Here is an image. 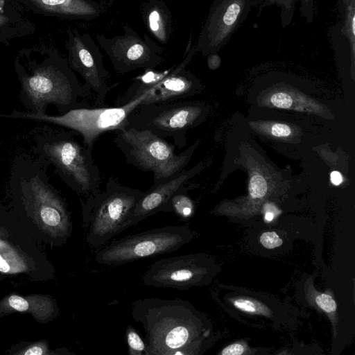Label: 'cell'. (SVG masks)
Returning <instances> with one entry per match:
<instances>
[{
	"mask_svg": "<svg viewBox=\"0 0 355 355\" xmlns=\"http://www.w3.org/2000/svg\"><path fill=\"white\" fill-rule=\"evenodd\" d=\"M131 315L145 332L147 355L197 354L209 334L198 312L182 299H139L132 303Z\"/></svg>",
	"mask_w": 355,
	"mask_h": 355,
	"instance_id": "obj_1",
	"label": "cell"
},
{
	"mask_svg": "<svg viewBox=\"0 0 355 355\" xmlns=\"http://www.w3.org/2000/svg\"><path fill=\"white\" fill-rule=\"evenodd\" d=\"M23 91L38 111L54 103L63 111L85 107L78 101L89 92L56 49L45 46L21 49L16 59ZM87 106V105H86Z\"/></svg>",
	"mask_w": 355,
	"mask_h": 355,
	"instance_id": "obj_2",
	"label": "cell"
},
{
	"mask_svg": "<svg viewBox=\"0 0 355 355\" xmlns=\"http://www.w3.org/2000/svg\"><path fill=\"white\" fill-rule=\"evenodd\" d=\"M143 191L123 185L110 177L105 189L87 196L82 202L85 239L89 245L100 248L126 229L128 220Z\"/></svg>",
	"mask_w": 355,
	"mask_h": 355,
	"instance_id": "obj_3",
	"label": "cell"
},
{
	"mask_svg": "<svg viewBox=\"0 0 355 355\" xmlns=\"http://www.w3.org/2000/svg\"><path fill=\"white\" fill-rule=\"evenodd\" d=\"M113 142L125 162L153 174V183L182 171L189 162L196 144L176 153L175 146L153 132L132 128L114 131Z\"/></svg>",
	"mask_w": 355,
	"mask_h": 355,
	"instance_id": "obj_4",
	"label": "cell"
},
{
	"mask_svg": "<svg viewBox=\"0 0 355 355\" xmlns=\"http://www.w3.org/2000/svg\"><path fill=\"white\" fill-rule=\"evenodd\" d=\"M192 238L191 231L185 225L157 227L112 241L96 253L95 261L116 266L176 251Z\"/></svg>",
	"mask_w": 355,
	"mask_h": 355,
	"instance_id": "obj_5",
	"label": "cell"
},
{
	"mask_svg": "<svg viewBox=\"0 0 355 355\" xmlns=\"http://www.w3.org/2000/svg\"><path fill=\"white\" fill-rule=\"evenodd\" d=\"M204 107L183 100L139 104L129 114L125 128L148 130L162 137H171L179 148L186 145V133L202 119Z\"/></svg>",
	"mask_w": 355,
	"mask_h": 355,
	"instance_id": "obj_6",
	"label": "cell"
},
{
	"mask_svg": "<svg viewBox=\"0 0 355 355\" xmlns=\"http://www.w3.org/2000/svg\"><path fill=\"white\" fill-rule=\"evenodd\" d=\"M144 97L145 94L120 106L74 108L59 116L14 112L10 116L46 121L69 128L80 134L83 145L92 151L94 142L101 135L125 128L128 116Z\"/></svg>",
	"mask_w": 355,
	"mask_h": 355,
	"instance_id": "obj_7",
	"label": "cell"
},
{
	"mask_svg": "<svg viewBox=\"0 0 355 355\" xmlns=\"http://www.w3.org/2000/svg\"><path fill=\"white\" fill-rule=\"evenodd\" d=\"M64 180L76 192L88 196L100 189L101 173L92 151L69 133H62L44 146Z\"/></svg>",
	"mask_w": 355,
	"mask_h": 355,
	"instance_id": "obj_8",
	"label": "cell"
},
{
	"mask_svg": "<svg viewBox=\"0 0 355 355\" xmlns=\"http://www.w3.org/2000/svg\"><path fill=\"white\" fill-rule=\"evenodd\" d=\"M123 33L112 37L96 34V40L109 58L113 69L124 74L140 69H153L164 61V49L149 35L143 37L130 26H123Z\"/></svg>",
	"mask_w": 355,
	"mask_h": 355,
	"instance_id": "obj_9",
	"label": "cell"
},
{
	"mask_svg": "<svg viewBox=\"0 0 355 355\" xmlns=\"http://www.w3.org/2000/svg\"><path fill=\"white\" fill-rule=\"evenodd\" d=\"M65 47L69 67L81 76L85 88L101 103L115 85L110 84L99 47L89 33H80L76 28L67 30Z\"/></svg>",
	"mask_w": 355,
	"mask_h": 355,
	"instance_id": "obj_10",
	"label": "cell"
},
{
	"mask_svg": "<svg viewBox=\"0 0 355 355\" xmlns=\"http://www.w3.org/2000/svg\"><path fill=\"white\" fill-rule=\"evenodd\" d=\"M253 0H214L202 25L195 50L203 55L216 54L246 19Z\"/></svg>",
	"mask_w": 355,
	"mask_h": 355,
	"instance_id": "obj_11",
	"label": "cell"
},
{
	"mask_svg": "<svg viewBox=\"0 0 355 355\" xmlns=\"http://www.w3.org/2000/svg\"><path fill=\"white\" fill-rule=\"evenodd\" d=\"M205 274L199 255L184 254L155 261L143 275L142 282L149 286L186 290L200 284Z\"/></svg>",
	"mask_w": 355,
	"mask_h": 355,
	"instance_id": "obj_12",
	"label": "cell"
},
{
	"mask_svg": "<svg viewBox=\"0 0 355 355\" xmlns=\"http://www.w3.org/2000/svg\"><path fill=\"white\" fill-rule=\"evenodd\" d=\"M191 42L190 39L182 62L168 69L157 83L143 90L140 96L145 94V97L140 104L181 101L197 92L200 87L198 80L186 69V66L196 53Z\"/></svg>",
	"mask_w": 355,
	"mask_h": 355,
	"instance_id": "obj_13",
	"label": "cell"
},
{
	"mask_svg": "<svg viewBox=\"0 0 355 355\" xmlns=\"http://www.w3.org/2000/svg\"><path fill=\"white\" fill-rule=\"evenodd\" d=\"M198 169V166H195L189 170H182L166 180L153 183L148 191L143 193L128 220L126 229L158 212H169L172 196L187 190V182L197 173Z\"/></svg>",
	"mask_w": 355,
	"mask_h": 355,
	"instance_id": "obj_14",
	"label": "cell"
},
{
	"mask_svg": "<svg viewBox=\"0 0 355 355\" xmlns=\"http://www.w3.org/2000/svg\"><path fill=\"white\" fill-rule=\"evenodd\" d=\"M33 12L65 19L92 20L101 6L93 0H15Z\"/></svg>",
	"mask_w": 355,
	"mask_h": 355,
	"instance_id": "obj_15",
	"label": "cell"
},
{
	"mask_svg": "<svg viewBox=\"0 0 355 355\" xmlns=\"http://www.w3.org/2000/svg\"><path fill=\"white\" fill-rule=\"evenodd\" d=\"M142 19L151 35L160 43L167 44L172 33V15L163 0H149L143 6Z\"/></svg>",
	"mask_w": 355,
	"mask_h": 355,
	"instance_id": "obj_16",
	"label": "cell"
},
{
	"mask_svg": "<svg viewBox=\"0 0 355 355\" xmlns=\"http://www.w3.org/2000/svg\"><path fill=\"white\" fill-rule=\"evenodd\" d=\"M297 3L301 17L306 23H311L314 17V0H253V7H257L259 12L265 7H279L282 26L286 27L292 22Z\"/></svg>",
	"mask_w": 355,
	"mask_h": 355,
	"instance_id": "obj_17",
	"label": "cell"
},
{
	"mask_svg": "<svg viewBox=\"0 0 355 355\" xmlns=\"http://www.w3.org/2000/svg\"><path fill=\"white\" fill-rule=\"evenodd\" d=\"M28 23L7 0H0V41L26 33Z\"/></svg>",
	"mask_w": 355,
	"mask_h": 355,
	"instance_id": "obj_18",
	"label": "cell"
},
{
	"mask_svg": "<svg viewBox=\"0 0 355 355\" xmlns=\"http://www.w3.org/2000/svg\"><path fill=\"white\" fill-rule=\"evenodd\" d=\"M174 212L180 219L190 218L194 211V205L192 200L183 190L175 193L169 202V212Z\"/></svg>",
	"mask_w": 355,
	"mask_h": 355,
	"instance_id": "obj_19",
	"label": "cell"
},
{
	"mask_svg": "<svg viewBox=\"0 0 355 355\" xmlns=\"http://www.w3.org/2000/svg\"><path fill=\"white\" fill-rule=\"evenodd\" d=\"M125 334L129 355H147L146 345L144 340L132 325L127 326Z\"/></svg>",
	"mask_w": 355,
	"mask_h": 355,
	"instance_id": "obj_20",
	"label": "cell"
},
{
	"mask_svg": "<svg viewBox=\"0 0 355 355\" xmlns=\"http://www.w3.org/2000/svg\"><path fill=\"white\" fill-rule=\"evenodd\" d=\"M268 187L266 179L259 173L254 174L249 183V192L252 198H261L267 192Z\"/></svg>",
	"mask_w": 355,
	"mask_h": 355,
	"instance_id": "obj_21",
	"label": "cell"
},
{
	"mask_svg": "<svg viewBox=\"0 0 355 355\" xmlns=\"http://www.w3.org/2000/svg\"><path fill=\"white\" fill-rule=\"evenodd\" d=\"M234 306L238 309L251 313L266 314V311L264 306L257 301L239 298L233 301Z\"/></svg>",
	"mask_w": 355,
	"mask_h": 355,
	"instance_id": "obj_22",
	"label": "cell"
},
{
	"mask_svg": "<svg viewBox=\"0 0 355 355\" xmlns=\"http://www.w3.org/2000/svg\"><path fill=\"white\" fill-rule=\"evenodd\" d=\"M260 242L267 249H273L280 246L283 241L275 232H266L260 236Z\"/></svg>",
	"mask_w": 355,
	"mask_h": 355,
	"instance_id": "obj_23",
	"label": "cell"
},
{
	"mask_svg": "<svg viewBox=\"0 0 355 355\" xmlns=\"http://www.w3.org/2000/svg\"><path fill=\"white\" fill-rule=\"evenodd\" d=\"M315 302L321 309L327 313L334 312L337 307L335 300L328 294L318 295L315 297Z\"/></svg>",
	"mask_w": 355,
	"mask_h": 355,
	"instance_id": "obj_24",
	"label": "cell"
},
{
	"mask_svg": "<svg viewBox=\"0 0 355 355\" xmlns=\"http://www.w3.org/2000/svg\"><path fill=\"white\" fill-rule=\"evenodd\" d=\"M271 103L278 108L287 109L291 107L293 99L288 94L284 92H277L270 97Z\"/></svg>",
	"mask_w": 355,
	"mask_h": 355,
	"instance_id": "obj_25",
	"label": "cell"
},
{
	"mask_svg": "<svg viewBox=\"0 0 355 355\" xmlns=\"http://www.w3.org/2000/svg\"><path fill=\"white\" fill-rule=\"evenodd\" d=\"M8 302L11 307L18 311H24L28 308V302L18 295H11L8 299Z\"/></svg>",
	"mask_w": 355,
	"mask_h": 355,
	"instance_id": "obj_26",
	"label": "cell"
},
{
	"mask_svg": "<svg viewBox=\"0 0 355 355\" xmlns=\"http://www.w3.org/2000/svg\"><path fill=\"white\" fill-rule=\"evenodd\" d=\"M291 128L282 123H275L271 128V134L275 137H286L291 135Z\"/></svg>",
	"mask_w": 355,
	"mask_h": 355,
	"instance_id": "obj_27",
	"label": "cell"
},
{
	"mask_svg": "<svg viewBox=\"0 0 355 355\" xmlns=\"http://www.w3.org/2000/svg\"><path fill=\"white\" fill-rule=\"evenodd\" d=\"M245 347L241 343L228 345L220 352L222 355H241L244 353Z\"/></svg>",
	"mask_w": 355,
	"mask_h": 355,
	"instance_id": "obj_28",
	"label": "cell"
},
{
	"mask_svg": "<svg viewBox=\"0 0 355 355\" xmlns=\"http://www.w3.org/2000/svg\"><path fill=\"white\" fill-rule=\"evenodd\" d=\"M330 180L334 185H339L343 182V177L338 171H334L331 172Z\"/></svg>",
	"mask_w": 355,
	"mask_h": 355,
	"instance_id": "obj_29",
	"label": "cell"
},
{
	"mask_svg": "<svg viewBox=\"0 0 355 355\" xmlns=\"http://www.w3.org/2000/svg\"><path fill=\"white\" fill-rule=\"evenodd\" d=\"M24 354L25 355H42L44 354V352L40 347L33 346L26 350Z\"/></svg>",
	"mask_w": 355,
	"mask_h": 355,
	"instance_id": "obj_30",
	"label": "cell"
},
{
	"mask_svg": "<svg viewBox=\"0 0 355 355\" xmlns=\"http://www.w3.org/2000/svg\"><path fill=\"white\" fill-rule=\"evenodd\" d=\"M10 270V266L7 261L0 254V271L1 272H8Z\"/></svg>",
	"mask_w": 355,
	"mask_h": 355,
	"instance_id": "obj_31",
	"label": "cell"
},
{
	"mask_svg": "<svg viewBox=\"0 0 355 355\" xmlns=\"http://www.w3.org/2000/svg\"><path fill=\"white\" fill-rule=\"evenodd\" d=\"M265 211H270L273 213L275 216L279 214L281 211L272 204H266L264 206Z\"/></svg>",
	"mask_w": 355,
	"mask_h": 355,
	"instance_id": "obj_32",
	"label": "cell"
},
{
	"mask_svg": "<svg viewBox=\"0 0 355 355\" xmlns=\"http://www.w3.org/2000/svg\"><path fill=\"white\" fill-rule=\"evenodd\" d=\"M275 215L270 211H265V216L264 219L267 222L272 221L273 218H275Z\"/></svg>",
	"mask_w": 355,
	"mask_h": 355,
	"instance_id": "obj_33",
	"label": "cell"
}]
</instances>
